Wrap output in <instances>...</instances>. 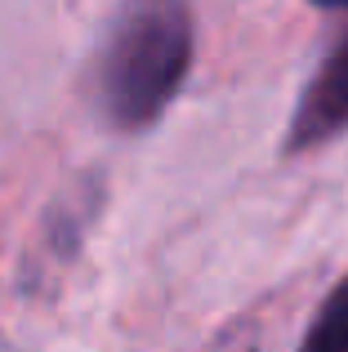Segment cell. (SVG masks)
<instances>
[{"label": "cell", "mask_w": 348, "mask_h": 352, "mask_svg": "<svg viewBox=\"0 0 348 352\" xmlns=\"http://www.w3.org/2000/svg\"><path fill=\"white\" fill-rule=\"evenodd\" d=\"M197 54L192 14L183 5H134L112 23L94 63V94L107 125L148 129L183 89Z\"/></svg>", "instance_id": "6da1fadb"}, {"label": "cell", "mask_w": 348, "mask_h": 352, "mask_svg": "<svg viewBox=\"0 0 348 352\" xmlns=\"http://www.w3.org/2000/svg\"><path fill=\"white\" fill-rule=\"evenodd\" d=\"M344 129H348V14L295 103V116H290V129H286V152L322 147Z\"/></svg>", "instance_id": "7a4b0ae2"}, {"label": "cell", "mask_w": 348, "mask_h": 352, "mask_svg": "<svg viewBox=\"0 0 348 352\" xmlns=\"http://www.w3.org/2000/svg\"><path fill=\"white\" fill-rule=\"evenodd\" d=\"M299 352H348V276H340L335 290L322 299L317 317L304 330Z\"/></svg>", "instance_id": "3957f363"}]
</instances>
